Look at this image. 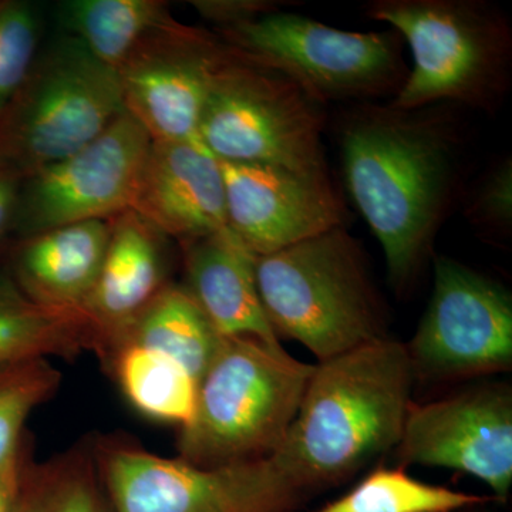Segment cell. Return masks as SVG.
Instances as JSON below:
<instances>
[{"mask_svg": "<svg viewBox=\"0 0 512 512\" xmlns=\"http://www.w3.org/2000/svg\"><path fill=\"white\" fill-rule=\"evenodd\" d=\"M450 104H352L338 119L343 178L404 291L430 258L461 184L463 136Z\"/></svg>", "mask_w": 512, "mask_h": 512, "instance_id": "cell-1", "label": "cell"}, {"mask_svg": "<svg viewBox=\"0 0 512 512\" xmlns=\"http://www.w3.org/2000/svg\"><path fill=\"white\" fill-rule=\"evenodd\" d=\"M414 382L406 345L390 338L318 362L269 461L298 494L349 477L396 450Z\"/></svg>", "mask_w": 512, "mask_h": 512, "instance_id": "cell-2", "label": "cell"}, {"mask_svg": "<svg viewBox=\"0 0 512 512\" xmlns=\"http://www.w3.org/2000/svg\"><path fill=\"white\" fill-rule=\"evenodd\" d=\"M255 275L276 338L301 343L319 362L387 338L382 298L346 227L256 256Z\"/></svg>", "mask_w": 512, "mask_h": 512, "instance_id": "cell-3", "label": "cell"}, {"mask_svg": "<svg viewBox=\"0 0 512 512\" xmlns=\"http://www.w3.org/2000/svg\"><path fill=\"white\" fill-rule=\"evenodd\" d=\"M369 19L397 30L413 64L389 103L399 109L450 104L495 113L510 92L512 29L485 0H373Z\"/></svg>", "mask_w": 512, "mask_h": 512, "instance_id": "cell-4", "label": "cell"}, {"mask_svg": "<svg viewBox=\"0 0 512 512\" xmlns=\"http://www.w3.org/2000/svg\"><path fill=\"white\" fill-rule=\"evenodd\" d=\"M315 365L281 343L224 338L198 383L194 416L180 430V458L198 467L264 460L291 427Z\"/></svg>", "mask_w": 512, "mask_h": 512, "instance_id": "cell-5", "label": "cell"}, {"mask_svg": "<svg viewBox=\"0 0 512 512\" xmlns=\"http://www.w3.org/2000/svg\"><path fill=\"white\" fill-rule=\"evenodd\" d=\"M123 111L119 72L76 37H57L0 113V161L28 177L92 143Z\"/></svg>", "mask_w": 512, "mask_h": 512, "instance_id": "cell-6", "label": "cell"}, {"mask_svg": "<svg viewBox=\"0 0 512 512\" xmlns=\"http://www.w3.org/2000/svg\"><path fill=\"white\" fill-rule=\"evenodd\" d=\"M325 106L285 74L228 47L211 80L198 138L218 160L330 178Z\"/></svg>", "mask_w": 512, "mask_h": 512, "instance_id": "cell-7", "label": "cell"}, {"mask_svg": "<svg viewBox=\"0 0 512 512\" xmlns=\"http://www.w3.org/2000/svg\"><path fill=\"white\" fill-rule=\"evenodd\" d=\"M215 35L239 56L285 74L325 107L393 100L410 70L403 37L392 28L349 32L278 10Z\"/></svg>", "mask_w": 512, "mask_h": 512, "instance_id": "cell-8", "label": "cell"}, {"mask_svg": "<svg viewBox=\"0 0 512 512\" xmlns=\"http://www.w3.org/2000/svg\"><path fill=\"white\" fill-rule=\"evenodd\" d=\"M92 447L113 512H291L299 497L269 458L198 467L119 434Z\"/></svg>", "mask_w": 512, "mask_h": 512, "instance_id": "cell-9", "label": "cell"}, {"mask_svg": "<svg viewBox=\"0 0 512 512\" xmlns=\"http://www.w3.org/2000/svg\"><path fill=\"white\" fill-rule=\"evenodd\" d=\"M433 293L406 346L414 377L461 379L512 365V295L447 256H434Z\"/></svg>", "mask_w": 512, "mask_h": 512, "instance_id": "cell-10", "label": "cell"}, {"mask_svg": "<svg viewBox=\"0 0 512 512\" xmlns=\"http://www.w3.org/2000/svg\"><path fill=\"white\" fill-rule=\"evenodd\" d=\"M151 138L126 109L92 143L23 178L15 229L22 238L130 210Z\"/></svg>", "mask_w": 512, "mask_h": 512, "instance_id": "cell-11", "label": "cell"}, {"mask_svg": "<svg viewBox=\"0 0 512 512\" xmlns=\"http://www.w3.org/2000/svg\"><path fill=\"white\" fill-rule=\"evenodd\" d=\"M227 53L215 33L171 20L117 70L124 109L151 141H200L202 109Z\"/></svg>", "mask_w": 512, "mask_h": 512, "instance_id": "cell-12", "label": "cell"}, {"mask_svg": "<svg viewBox=\"0 0 512 512\" xmlns=\"http://www.w3.org/2000/svg\"><path fill=\"white\" fill-rule=\"evenodd\" d=\"M403 466L448 468L476 477L495 497L512 487V394L480 387L410 404L396 447Z\"/></svg>", "mask_w": 512, "mask_h": 512, "instance_id": "cell-13", "label": "cell"}, {"mask_svg": "<svg viewBox=\"0 0 512 512\" xmlns=\"http://www.w3.org/2000/svg\"><path fill=\"white\" fill-rule=\"evenodd\" d=\"M220 164L229 231L255 256L346 227V208L330 178L275 165Z\"/></svg>", "mask_w": 512, "mask_h": 512, "instance_id": "cell-14", "label": "cell"}, {"mask_svg": "<svg viewBox=\"0 0 512 512\" xmlns=\"http://www.w3.org/2000/svg\"><path fill=\"white\" fill-rule=\"evenodd\" d=\"M130 210L181 244L228 228L220 160L198 140L151 141Z\"/></svg>", "mask_w": 512, "mask_h": 512, "instance_id": "cell-15", "label": "cell"}, {"mask_svg": "<svg viewBox=\"0 0 512 512\" xmlns=\"http://www.w3.org/2000/svg\"><path fill=\"white\" fill-rule=\"evenodd\" d=\"M167 239L136 211L111 218L103 264L83 303L99 333L94 353L170 284Z\"/></svg>", "mask_w": 512, "mask_h": 512, "instance_id": "cell-16", "label": "cell"}, {"mask_svg": "<svg viewBox=\"0 0 512 512\" xmlns=\"http://www.w3.org/2000/svg\"><path fill=\"white\" fill-rule=\"evenodd\" d=\"M183 248V286L221 338L281 343L259 298L256 256L229 228L184 242Z\"/></svg>", "mask_w": 512, "mask_h": 512, "instance_id": "cell-17", "label": "cell"}, {"mask_svg": "<svg viewBox=\"0 0 512 512\" xmlns=\"http://www.w3.org/2000/svg\"><path fill=\"white\" fill-rule=\"evenodd\" d=\"M110 220L76 222L22 238L13 255V281L32 301L80 308L99 276Z\"/></svg>", "mask_w": 512, "mask_h": 512, "instance_id": "cell-18", "label": "cell"}, {"mask_svg": "<svg viewBox=\"0 0 512 512\" xmlns=\"http://www.w3.org/2000/svg\"><path fill=\"white\" fill-rule=\"evenodd\" d=\"M99 333L84 309L32 301L13 279L0 278V370L30 360L73 359L96 350Z\"/></svg>", "mask_w": 512, "mask_h": 512, "instance_id": "cell-19", "label": "cell"}, {"mask_svg": "<svg viewBox=\"0 0 512 512\" xmlns=\"http://www.w3.org/2000/svg\"><path fill=\"white\" fill-rule=\"evenodd\" d=\"M222 339L187 289L170 282L96 355L119 343L143 346L170 357L200 383Z\"/></svg>", "mask_w": 512, "mask_h": 512, "instance_id": "cell-20", "label": "cell"}, {"mask_svg": "<svg viewBox=\"0 0 512 512\" xmlns=\"http://www.w3.org/2000/svg\"><path fill=\"white\" fill-rule=\"evenodd\" d=\"M99 359L138 413L180 430L190 423L198 382L183 366L156 350L130 343L110 346Z\"/></svg>", "mask_w": 512, "mask_h": 512, "instance_id": "cell-21", "label": "cell"}, {"mask_svg": "<svg viewBox=\"0 0 512 512\" xmlns=\"http://www.w3.org/2000/svg\"><path fill=\"white\" fill-rule=\"evenodd\" d=\"M64 35L119 70L148 36L174 20L161 0H66L57 6Z\"/></svg>", "mask_w": 512, "mask_h": 512, "instance_id": "cell-22", "label": "cell"}, {"mask_svg": "<svg viewBox=\"0 0 512 512\" xmlns=\"http://www.w3.org/2000/svg\"><path fill=\"white\" fill-rule=\"evenodd\" d=\"M111 511L92 440L26 468L16 512Z\"/></svg>", "mask_w": 512, "mask_h": 512, "instance_id": "cell-23", "label": "cell"}, {"mask_svg": "<svg viewBox=\"0 0 512 512\" xmlns=\"http://www.w3.org/2000/svg\"><path fill=\"white\" fill-rule=\"evenodd\" d=\"M487 501L481 495L423 483L403 468H377L318 512H457Z\"/></svg>", "mask_w": 512, "mask_h": 512, "instance_id": "cell-24", "label": "cell"}, {"mask_svg": "<svg viewBox=\"0 0 512 512\" xmlns=\"http://www.w3.org/2000/svg\"><path fill=\"white\" fill-rule=\"evenodd\" d=\"M62 373L49 359L30 360L0 370V467L25 447L30 414L57 392Z\"/></svg>", "mask_w": 512, "mask_h": 512, "instance_id": "cell-25", "label": "cell"}, {"mask_svg": "<svg viewBox=\"0 0 512 512\" xmlns=\"http://www.w3.org/2000/svg\"><path fill=\"white\" fill-rule=\"evenodd\" d=\"M42 18L25 0H0V113L13 99L39 52Z\"/></svg>", "mask_w": 512, "mask_h": 512, "instance_id": "cell-26", "label": "cell"}, {"mask_svg": "<svg viewBox=\"0 0 512 512\" xmlns=\"http://www.w3.org/2000/svg\"><path fill=\"white\" fill-rule=\"evenodd\" d=\"M466 217L471 225L493 237L507 238L512 232L511 157L494 164L477 181L466 201Z\"/></svg>", "mask_w": 512, "mask_h": 512, "instance_id": "cell-27", "label": "cell"}, {"mask_svg": "<svg viewBox=\"0 0 512 512\" xmlns=\"http://www.w3.org/2000/svg\"><path fill=\"white\" fill-rule=\"evenodd\" d=\"M190 3L202 18L214 23L217 30L234 28L278 12L284 5L278 0H194Z\"/></svg>", "mask_w": 512, "mask_h": 512, "instance_id": "cell-28", "label": "cell"}, {"mask_svg": "<svg viewBox=\"0 0 512 512\" xmlns=\"http://www.w3.org/2000/svg\"><path fill=\"white\" fill-rule=\"evenodd\" d=\"M23 175L0 161V242L15 229Z\"/></svg>", "mask_w": 512, "mask_h": 512, "instance_id": "cell-29", "label": "cell"}, {"mask_svg": "<svg viewBox=\"0 0 512 512\" xmlns=\"http://www.w3.org/2000/svg\"><path fill=\"white\" fill-rule=\"evenodd\" d=\"M29 451L28 443H26L15 460L0 467V512H16V508H18L23 477H25L26 468L32 461Z\"/></svg>", "mask_w": 512, "mask_h": 512, "instance_id": "cell-30", "label": "cell"}]
</instances>
